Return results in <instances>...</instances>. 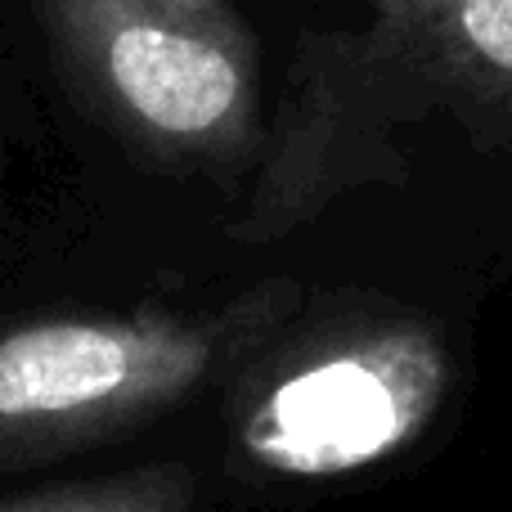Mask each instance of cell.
I'll use <instances>...</instances> for the list:
<instances>
[{
  "label": "cell",
  "mask_w": 512,
  "mask_h": 512,
  "mask_svg": "<svg viewBox=\"0 0 512 512\" xmlns=\"http://www.w3.org/2000/svg\"><path fill=\"white\" fill-rule=\"evenodd\" d=\"M108 104L171 149L239 144L256 113V41L230 0H50Z\"/></svg>",
  "instance_id": "cell-1"
},
{
  "label": "cell",
  "mask_w": 512,
  "mask_h": 512,
  "mask_svg": "<svg viewBox=\"0 0 512 512\" xmlns=\"http://www.w3.org/2000/svg\"><path fill=\"white\" fill-rule=\"evenodd\" d=\"M212 369V337L176 315H50L0 333V459L176 405Z\"/></svg>",
  "instance_id": "cell-2"
},
{
  "label": "cell",
  "mask_w": 512,
  "mask_h": 512,
  "mask_svg": "<svg viewBox=\"0 0 512 512\" xmlns=\"http://www.w3.org/2000/svg\"><path fill=\"white\" fill-rule=\"evenodd\" d=\"M441 396V342L427 328L391 324L283 373L243 418L239 445L274 477H346L414 441Z\"/></svg>",
  "instance_id": "cell-3"
},
{
  "label": "cell",
  "mask_w": 512,
  "mask_h": 512,
  "mask_svg": "<svg viewBox=\"0 0 512 512\" xmlns=\"http://www.w3.org/2000/svg\"><path fill=\"white\" fill-rule=\"evenodd\" d=\"M378 54L512 158V0H378Z\"/></svg>",
  "instance_id": "cell-4"
},
{
  "label": "cell",
  "mask_w": 512,
  "mask_h": 512,
  "mask_svg": "<svg viewBox=\"0 0 512 512\" xmlns=\"http://www.w3.org/2000/svg\"><path fill=\"white\" fill-rule=\"evenodd\" d=\"M189 499H194L189 468H144L86 486L0 499V512H185Z\"/></svg>",
  "instance_id": "cell-5"
}]
</instances>
